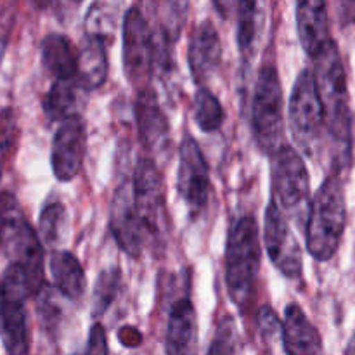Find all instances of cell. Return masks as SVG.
Masks as SVG:
<instances>
[{
    "instance_id": "6da1fadb",
    "label": "cell",
    "mask_w": 355,
    "mask_h": 355,
    "mask_svg": "<svg viewBox=\"0 0 355 355\" xmlns=\"http://www.w3.org/2000/svg\"><path fill=\"white\" fill-rule=\"evenodd\" d=\"M0 245L10 263L23 270L30 295L38 297L45 288L40 236L31 227L19 201L9 191L0 193Z\"/></svg>"
},
{
    "instance_id": "7a4b0ae2",
    "label": "cell",
    "mask_w": 355,
    "mask_h": 355,
    "mask_svg": "<svg viewBox=\"0 0 355 355\" xmlns=\"http://www.w3.org/2000/svg\"><path fill=\"white\" fill-rule=\"evenodd\" d=\"M260 231L255 217L245 215L231 227L225 246V284L231 300L246 312L255 300L260 272Z\"/></svg>"
},
{
    "instance_id": "3957f363",
    "label": "cell",
    "mask_w": 355,
    "mask_h": 355,
    "mask_svg": "<svg viewBox=\"0 0 355 355\" xmlns=\"http://www.w3.org/2000/svg\"><path fill=\"white\" fill-rule=\"evenodd\" d=\"M347 225L343 182L336 173L326 177L314 194L305 224L307 250L319 262H328L338 252Z\"/></svg>"
},
{
    "instance_id": "277c9868",
    "label": "cell",
    "mask_w": 355,
    "mask_h": 355,
    "mask_svg": "<svg viewBox=\"0 0 355 355\" xmlns=\"http://www.w3.org/2000/svg\"><path fill=\"white\" fill-rule=\"evenodd\" d=\"M314 78L324 113L326 132L336 144L349 149L350 144V106L345 66L335 42L314 59Z\"/></svg>"
},
{
    "instance_id": "5b68a950",
    "label": "cell",
    "mask_w": 355,
    "mask_h": 355,
    "mask_svg": "<svg viewBox=\"0 0 355 355\" xmlns=\"http://www.w3.org/2000/svg\"><path fill=\"white\" fill-rule=\"evenodd\" d=\"M252 130L257 146L274 156L284 146L283 85L276 66H262L252 103Z\"/></svg>"
},
{
    "instance_id": "8992f818",
    "label": "cell",
    "mask_w": 355,
    "mask_h": 355,
    "mask_svg": "<svg viewBox=\"0 0 355 355\" xmlns=\"http://www.w3.org/2000/svg\"><path fill=\"white\" fill-rule=\"evenodd\" d=\"M272 201L286 218L307 224L311 177L300 153L288 144L272 156Z\"/></svg>"
},
{
    "instance_id": "52a82bcc",
    "label": "cell",
    "mask_w": 355,
    "mask_h": 355,
    "mask_svg": "<svg viewBox=\"0 0 355 355\" xmlns=\"http://www.w3.org/2000/svg\"><path fill=\"white\" fill-rule=\"evenodd\" d=\"M28 297L31 295L23 270L10 263L0 283V333L7 355H28L30 352Z\"/></svg>"
},
{
    "instance_id": "ba28073f",
    "label": "cell",
    "mask_w": 355,
    "mask_h": 355,
    "mask_svg": "<svg viewBox=\"0 0 355 355\" xmlns=\"http://www.w3.org/2000/svg\"><path fill=\"white\" fill-rule=\"evenodd\" d=\"M290 130L298 148L307 156H314L326 125L314 71L311 68L302 69L295 80L290 97Z\"/></svg>"
},
{
    "instance_id": "9c48e42d",
    "label": "cell",
    "mask_w": 355,
    "mask_h": 355,
    "mask_svg": "<svg viewBox=\"0 0 355 355\" xmlns=\"http://www.w3.org/2000/svg\"><path fill=\"white\" fill-rule=\"evenodd\" d=\"M132 191H134V205L144 229L146 241L149 238L158 241L165 232L166 198L162 173L155 159H139L132 180Z\"/></svg>"
},
{
    "instance_id": "30bf717a",
    "label": "cell",
    "mask_w": 355,
    "mask_h": 355,
    "mask_svg": "<svg viewBox=\"0 0 355 355\" xmlns=\"http://www.w3.org/2000/svg\"><path fill=\"white\" fill-rule=\"evenodd\" d=\"M123 69L139 90L151 87L149 82L155 73L153 28L137 6L130 7L123 17Z\"/></svg>"
},
{
    "instance_id": "8fae6325",
    "label": "cell",
    "mask_w": 355,
    "mask_h": 355,
    "mask_svg": "<svg viewBox=\"0 0 355 355\" xmlns=\"http://www.w3.org/2000/svg\"><path fill=\"white\" fill-rule=\"evenodd\" d=\"M263 245L272 266L288 279H300L304 274L302 248L281 208L270 200L263 218Z\"/></svg>"
},
{
    "instance_id": "7c38bea8",
    "label": "cell",
    "mask_w": 355,
    "mask_h": 355,
    "mask_svg": "<svg viewBox=\"0 0 355 355\" xmlns=\"http://www.w3.org/2000/svg\"><path fill=\"white\" fill-rule=\"evenodd\" d=\"M177 193L182 198L191 215L198 217L208 207L211 193L210 172L200 144L191 135H186L179 148V172H177Z\"/></svg>"
},
{
    "instance_id": "4fadbf2b",
    "label": "cell",
    "mask_w": 355,
    "mask_h": 355,
    "mask_svg": "<svg viewBox=\"0 0 355 355\" xmlns=\"http://www.w3.org/2000/svg\"><path fill=\"white\" fill-rule=\"evenodd\" d=\"M87 132L82 116L61 121L54 134L51 153V165L59 182H71L80 173L85 159Z\"/></svg>"
},
{
    "instance_id": "5bb4252c",
    "label": "cell",
    "mask_w": 355,
    "mask_h": 355,
    "mask_svg": "<svg viewBox=\"0 0 355 355\" xmlns=\"http://www.w3.org/2000/svg\"><path fill=\"white\" fill-rule=\"evenodd\" d=\"M110 229L114 241L130 259L141 257L146 245V234L134 205V191L128 180H123L113 194L110 205Z\"/></svg>"
},
{
    "instance_id": "9a60e30c",
    "label": "cell",
    "mask_w": 355,
    "mask_h": 355,
    "mask_svg": "<svg viewBox=\"0 0 355 355\" xmlns=\"http://www.w3.org/2000/svg\"><path fill=\"white\" fill-rule=\"evenodd\" d=\"M191 75L200 87H207L211 76L217 73L222 61V44L218 31L211 21H201L194 28L187 51Z\"/></svg>"
},
{
    "instance_id": "2e32d148",
    "label": "cell",
    "mask_w": 355,
    "mask_h": 355,
    "mask_svg": "<svg viewBox=\"0 0 355 355\" xmlns=\"http://www.w3.org/2000/svg\"><path fill=\"white\" fill-rule=\"evenodd\" d=\"M135 121H137V134L142 146L149 153H156L165 149L170 141V127L166 114L153 87L137 90L135 97Z\"/></svg>"
},
{
    "instance_id": "e0dca14e",
    "label": "cell",
    "mask_w": 355,
    "mask_h": 355,
    "mask_svg": "<svg viewBox=\"0 0 355 355\" xmlns=\"http://www.w3.org/2000/svg\"><path fill=\"white\" fill-rule=\"evenodd\" d=\"M198 315L191 298L182 297L172 305L165 333L166 355H198Z\"/></svg>"
},
{
    "instance_id": "ac0fdd59",
    "label": "cell",
    "mask_w": 355,
    "mask_h": 355,
    "mask_svg": "<svg viewBox=\"0 0 355 355\" xmlns=\"http://www.w3.org/2000/svg\"><path fill=\"white\" fill-rule=\"evenodd\" d=\"M297 30L302 47L307 52L309 58H319L322 51L333 42L329 35L328 6L319 0L298 2Z\"/></svg>"
},
{
    "instance_id": "d6986e66",
    "label": "cell",
    "mask_w": 355,
    "mask_h": 355,
    "mask_svg": "<svg viewBox=\"0 0 355 355\" xmlns=\"http://www.w3.org/2000/svg\"><path fill=\"white\" fill-rule=\"evenodd\" d=\"M281 333L286 355H324L318 328L298 304H290L284 311Z\"/></svg>"
},
{
    "instance_id": "ffe728a7",
    "label": "cell",
    "mask_w": 355,
    "mask_h": 355,
    "mask_svg": "<svg viewBox=\"0 0 355 355\" xmlns=\"http://www.w3.org/2000/svg\"><path fill=\"white\" fill-rule=\"evenodd\" d=\"M107 42L101 37L85 35L78 47L76 85L83 90H96L107 78Z\"/></svg>"
},
{
    "instance_id": "44dd1931",
    "label": "cell",
    "mask_w": 355,
    "mask_h": 355,
    "mask_svg": "<svg viewBox=\"0 0 355 355\" xmlns=\"http://www.w3.org/2000/svg\"><path fill=\"white\" fill-rule=\"evenodd\" d=\"M42 62L55 82H75L78 69V51L61 33H51L42 40Z\"/></svg>"
},
{
    "instance_id": "7402d4cb",
    "label": "cell",
    "mask_w": 355,
    "mask_h": 355,
    "mask_svg": "<svg viewBox=\"0 0 355 355\" xmlns=\"http://www.w3.org/2000/svg\"><path fill=\"white\" fill-rule=\"evenodd\" d=\"M49 269H51L52 283L62 297L69 300H78L83 297L87 288L85 270L73 253L64 250L52 252Z\"/></svg>"
},
{
    "instance_id": "603a6c76",
    "label": "cell",
    "mask_w": 355,
    "mask_h": 355,
    "mask_svg": "<svg viewBox=\"0 0 355 355\" xmlns=\"http://www.w3.org/2000/svg\"><path fill=\"white\" fill-rule=\"evenodd\" d=\"M238 7V47L243 58L250 59L255 54L260 28L263 24V10L257 2H241Z\"/></svg>"
},
{
    "instance_id": "cb8c5ba5",
    "label": "cell",
    "mask_w": 355,
    "mask_h": 355,
    "mask_svg": "<svg viewBox=\"0 0 355 355\" xmlns=\"http://www.w3.org/2000/svg\"><path fill=\"white\" fill-rule=\"evenodd\" d=\"M76 85L75 82H54L44 97L45 116L51 121H64L76 116Z\"/></svg>"
},
{
    "instance_id": "d4e9b609",
    "label": "cell",
    "mask_w": 355,
    "mask_h": 355,
    "mask_svg": "<svg viewBox=\"0 0 355 355\" xmlns=\"http://www.w3.org/2000/svg\"><path fill=\"white\" fill-rule=\"evenodd\" d=\"M193 118L203 132H217L224 123V107L208 87H200L194 94Z\"/></svg>"
},
{
    "instance_id": "484cf974",
    "label": "cell",
    "mask_w": 355,
    "mask_h": 355,
    "mask_svg": "<svg viewBox=\"0 0 355 355\" xmlns=\"http://www.w3.org/2000/svg\"><path fill=\"white\" fill-rule=\"evenodd\" d=\"M118 3L97 2L92 3L87 12L85 19V35H94L104 40H111L118 17Z\"/></svg>"
},
{
    "instance_id": "4316f807",
    "label": "cell",
    "mask_w": 355,
    "mask_h": 355,
    "mask_svg": "<svg viewBox=\"0 0 355 355\" xmlns=\"http://www.w3.org/2000/svg\"><path fill=\"white\" fill-rule=\"evenodd\" d=\"M208 355H243V342L238 326L229 314H225L217 322V329H215Z\"/></svg>"
},
{
    "instance_id": "83f0119b",
    "label": "cell",
    "mask_w": 355,
    "mask_h": 355,
    "mask_svg": "<svg viewBox=\"0 0 355 355\" xmlns=\"http://www.w3.org/2000/svg\"><path fill=\"white\" fill-rule=\"evenodd\" d=\"M66 208L61 201H52L45 205L38 218V229H40V238L47 245H58L62 239V232L66 227Z\"/></svg>"
},
{
    "instance_id": "f1b7e54d",
    "label": "cell",
    "mask_w": 355,
    "mask_h": 355,
    "mask_svg": "<svg viewBox=\"0 0 355 355\" xmlns=\"http://www.w3.org/2000/svg\"><path fill=\"white\" fill-rule=\"evenodd\" d=\"M121 284V272L116 267L103 270L94 288V315L101 318L116 298Z\"/></svg>"
},
{
    "instance_id": "f546056e",
    "label": "cell",
    "mask_w": 355,
    "mask_h": 355,
    "mask_svg": "<svg viewBox=\"0 0 355 355\" xmlns=\"http://www.w3.org/2000/svg\"><path fill=\"white\" fill-rule=\"evenodd\" d=\"M17 141V123L12 110L0 111V177L7 158L12 155Z\"/></svg>"
},
{
    "instance_id": "4dcf8cb0",
    "label": "cell",
    "mask_w": 355,
    "mask_h": 355,
    "mask_svg": "<svg viewBox=\"0 0 355 355\" xmlns=\"http://www.w3.org/2000/svg\"><path fill=\"white\" fill-rule=\"evenodd\" d=\"M38 297H40V300H38V314H40L42 322H44V326H47L49 329H55L59 321H61V312H59L58 307L59 304L55 302V298L52 297L51 293H47L45 288Z\"/></svg>"
},
{
    "instance_id": "1f68e13d",
    "label": "cell",
    "mask_w": 355,
    "mask_h": 355,
    "mask_svg": "<svg viewBox=\"0 0 355 355\" xmlns=\"http://www.w3.org/2000/svg\"><path fill=\"white\" fill-rule=\"evenodd\" d=\"M107 342H106V333L101 324H94L90 328L89 342H87V349L83 355H107Z\"/></svg>"
},
{
    "instance_id": "d6a6232c",
    "label": "cell",
    "mask_w": 355,
    "mask_h": 355,
    "mask_svg": "<svg viewBox=\"0 0 355 355\" xmlns=\"http://www.w3.org/2000/svg\"><path fill=\"white\" fill-rule=\"evenodd\" d=\"M259 324H260V331H262V335L269 336V335H274L276 333V329L279 328V321H277V315L276 312L272 311L270 307H262L259 312Z\"/></svg>"
},
{
    "instance_id": "836d02e7",
    "label": "cell",
    "mask_w": 355,
    "mask_h": 355,
    "mask_svg": "<svg viewBox=\"0 0 355 355\" xmlns=\"http://www.w3.org/2000/svg\"><path fill=\"white\" fill-rule=\"evenodd\" d=\"M343 355H355V335H352V338L349 340V343H347V349Z\"/></svg>"
}]
</instances>
